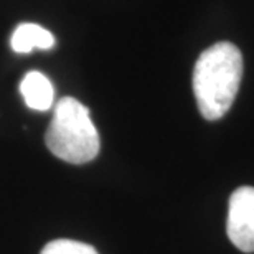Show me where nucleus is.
<instances>
[{"label":"nucleus","instance_id":"nucleus-4","mask_svg":"<svg viewBox=\"0 0 254 254\" xmlns=\"http://www.w3.org/2000/svg\"><path fill=\"white\" fill-rule=\"evenodd\" d=\"M25 104L33 111H48L53 106L55 89L47 76L40 71H28L20 83Z\"/></svg>","mask_w":254,"mask_h":254},{"label":"nucleus","instance_id":"nucleus-2","mask_svg":"<svg viewBox=\"0 0 254 254\" xmlns=\"http://www.w3.org/2000/svg\"><path fill=\"white\" fill-rule=\"evenodd\" d=\"M48 150L68 164H86L99 154V134L89 109L74 98L60 99L45 134Z\"/></svg>","mask_w":254,"mask_h":254},{"label":"nucleus","instance_id":"nucleus-6","mask_svg":"<svg viewBox=\"0 0 254 254\" xmlns=\"http://www.w3.org/2000/svg\"><path fill=\"white\" fill-rule=\"evenodd\" d=\"M42 254H99L91 245L74 240L50 241L42 250Z\"/></svg>","mask_w":254,"mask_h":254},{"label":"nucleus","instance_id":"nucleus-1","mask_svg":"<svg viewBox=\"0 0 254 254\" xmlns=\"http://www.w3.org/2000/svg\"><path fill=\"white\" fill-rule=\"evenodd\" d=\"M243 78V55L236 45L220 42L206 48L193 68V93L201 116L218 121L231 109Z\"/></svg>","mask_w":254,"mask_h":254},{"label":"nucleus","instance_id":"nucleus-5","mask_svg":"<svg viewBox=\"0 0 254 254\" xmlns=\"http://www.w3.org/2000/svg\"><path fill=\"white\" fill-rule=\"evenodd\" d=\"M55 43L53 33L37 23H20L10 37V47L20 55L32 53L33 50H52Z\"/></svg>","mask_w":254,"mask_h":254},{"label":"nucleus","instance_id":"nucleus-3","mask_svg":"<svg viewBox=\"0 0 254 254\" xmlns=\"http://www.w3.org/2000/svg\"><path fill=\"white\" fill-rule=\"evenodd\" d=\"M226 231L243 253H254V187H240L231 193Z\"/></svg>","mask_w":254,"mask_h":254}]
</instances>
